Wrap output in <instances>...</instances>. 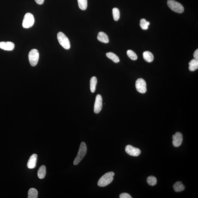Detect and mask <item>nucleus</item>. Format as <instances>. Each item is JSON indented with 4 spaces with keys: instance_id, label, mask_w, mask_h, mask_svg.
Segmentation results:
<instances>
[{
    "instance_id": "f257e3e1",
    "label": "nucleus",
    "mask_w": 198,
    "mask_h": 198,
    "mask_svg": "<svg viewBox=\"0 0 198 198\" xmlns=\"http://www.w3.org/2000/svg\"><path fill=\"white\" fill-rule=\"evenodd\" d=\"M115 173L113 172H107L99 179L98 185L100 187H103L109 185L112 182Z\"/></svg>"
},
{
    "instance_id": "aec40b11",
    "label": "nucleus",
    "mask_w": 198,
    "mask_h": 198,
    "mask_svg": "<svg viewBox=\"0 0 198 198\" xmlns=\"http://www.w3.org/2000/svg\"><path fill=\"white\" fill-rule=\"evenodd\" d=\"M38 197V191L36 189L32 188L29 189L28 192V198H37Z\"/></svg>"
},
{
    "instance_id": "a878e982",
    "label": "nucleus",
    "mask_w": 198,
    "mask_h": 198,
    "mask_svg": "<svg viewBox=\"0 0 198 198\" xmlns=\"http://www.w3.org/2000/svg\"><path fill=\"white\" fill-rule=\"evenodd\" d=\"M120 198H132V197L127 193H122L120 195Z\"/></svg>"
},
{
    "instance_id": "9d476101",
    "label": "nucleus",
    "mask_w": 198,
    "mask_h": 198,
    "mask_svg": "<svg viewBox=\"0 0 198 198\" xmlns=\"http://www.w3.org/2000/svg\"><path fill=\"white\" fill-rule=\"evenodd\" d=\"M172 138L173 139L172 144L175 147L179 146L181 145L183 140L182 134L180 132H177L174 135H172Z\"/></svg>"
},
{
    "instance_id": "2eb2a0df",
    "label": "nucleus",
    "mask_w": 198,
    "mask_h": 198,
    "mask_svg": "<svg viewBox=\"0 0 198 198\" xmlns=\"http://www.w3.org/2000/svg\"><path fill=\"white\" fill-rule=\"evenodd\" d=\"M173 189L176 192H181L185 190V187L181 181H177L173 186Z\"/></svg>"
},
{
    "instance_id": "9b49d317",
    "label": "nucleus",
    "mask_w": 198,
    "mask_h": 198,
    "mask_svg": "<svg viewBox=\"0 0 198 198\" xmlns=\"http://www.w3.org/2000/svg\"><path fill=\"white\" fill-rule=\"evenodd\" d=\"M15 46V44L12 42H0V48L3 50L12 51L14 49Z\"/></svg>"
},
{
    "instance_id": "f3484780",
    "label": "nucleus",
    "mask_w": 198,
    "mask_h": 198,
    "mask_svg": "<svg viewBox=\"0 0 198 198\" xmlns=\"http://www.w3.org/2000/svg\"><path fill=\"white\" fill-rule=\"evenodd\" d=\"M97 83V80L96 77L93 76L91 78L90 80V87L91 91L92 93L95 92Z\"/></svg>"
},
{
    "instance_id": "b1692460",
    "label": "nucleus",
    "mask_w": 198,
    "mask_h": 198,
    "mask_svg": "<svg viewBox=\"0 0 198 198\" xmlns=\"http://www.w3.org/2000/svg\"><path fill=\"white\" fill-rule=\"evenodd\" d=\"M147 182L148 184L151 185V186H154L156 184L157 179L156 177L154 176H149L147 179Z\"/></svg>"
},
{
    "instance_id": "423d86ee",
    "label": "nucleus",
    "mask_w": 198,
    "mask_h": 198,
    "mask_svg": "<svg viewBox=\"0 0 198 198\" xmlns=\"http://www.w3.org/2000/svg\"><path fill=\"white\" fill-rule=\"evenodd\" d=\"M39 53L37 49H33L29 52L28 55L29 63L32 66H36L39 59Z\"/></svg>"
},
{
    "instance_id": "393cba45",
    "label": "nucleus",
    "mask_w": 198,
    "mask_h": 198,
    "mask_svg": "<svg viewBox=\"0 0 198 198\" xmlns=\"http://www.w3.org/2000/svg\"><path fill=\"white\" fill-rule=\"evenodd\" d=\"M127 53L128 57L132 60H136L137 59V56L134 51L129 50L127 51Z\"/></svg>"
},
{
    "instance_id": "20e7f679",
    "label": "nucleus",
    "mask_w": 198,
    "mask_h": 198,
    "mask_svg": "<svg viewBox=\"0 0 198 198\" xmlns=\"http://www.w3.org/2000/svg\"><path fill=\"white\" fill-rule=\"evenodd\" d=\"M57 39L60 44L64 48L68 50L71 48V44L68 38L63 33L60 32L57 34Z\"/></svg>"
},
{
    "instance_id": "6ab92c4d",
    "label": "nucleus",
    "mask_w": 198,
    "mask_h": 198,
    "mask_svg": "<svg viewBox=\"0 0 198 198\" xmlns=\"http://www.w3.org/2000/svg\"><path fill=\"white\" fill-rule=\"evenodd\" d=\"M106 56L109 58L110 59L115 63H118L120 61L119 57L115 54L112 52H108L106 54Z\"/></svg>"
},
{
    "instance_id": "f8f14e48",
    "label": "nucleus",
    "mask_w": 198,
    "mask_h": 198,
    "mask_svg": "<svg viewBox=\"0 0 198 198\" xmlns=\"http://www.w3.org/2000/svg\"><path fill=\"white\" fill-rule=\"evenodd\" d=\"M37 160V155L36 154H33L30 156L28 161L27 167L29 169H33L36 166Z\"/></svg>"
},
{
    "instance_id": "5701e85b",
    "label": "nucleus",
    "mask_w": 198,
    "mask_h": 198,
    "mask_svg": "<svg viewBox=\"0 0 198 198\" xmlns=\"http://www.w3.org/2000/svg\"><path fill=\"white\" fill-rule=\"evenodd\" d=\"M114 20L117 21L119 19L120 17V13L119 10L117 8H114L112 11Z\"/></svg>"
},
{
    "instance_id": "39448f33",
    "label": "nucleus",
    "mask_w": 198,
    "mask_h": 198,
    "mask_svg": "<svg viewBox=\"0 0 198 198\" xmlns=\"http://www.w3.org/2000/svg\"><path fill=\"white\" fill-rule=\"evenodd\" d=\"M34 19L32 14L27 13L24 16L22 25L24 28H29L34 25Z\"/></svg>"
},
{
    "instance_id": "412c9836",
    "label": "nucleus",
    "mask_w": 198,
    "mask_h": 198,
    "mask_svg": "<svg viewBox=\"0 0 198 198\" xmlns=\"http://www.w3.org/2000/svg\"><path fill=\"white\" fill-rule=\"evenodd\" d=\"M79 8L85 11L87 7V0H77Z\"/></svg>"
},
{
    "instance_id": "6e6552de",
    "label": "nucleus",
    "mask_w": 198,
    "mask_h": 198,
    "mask_svg": "<svg viewBox=\"0 0 198 198\" xmlns=\"http://www.w3.org/2000/svg\"><path fill=\"white\" fill-rule=\"evenodd\" d=\"M103 107V98L99 94H98L95 98V101L94 105V112L98 114L101 111Z\"/></svg>"
},
{
    "instance_id": "cd10ccee",
    "label": "nucleus",
    "mask_w": 198,
    "mask_h": 198,
    "mask_svg": "<svg viewBox=\"0 0 198 198\" xmlns=\"http://www.w3.org/2000/svg\"><path fill=\"white\" fill-rule=\"evenodd\" d=\"M36 2L38 5H42L44 3V0H35Z\"/></svg>"
},
{
    "instance_id": "f03ea898",
    "label": "nucleus",
    "mask_w": 198,
    "mask_h": 198,
    "mask_svg": "<svg viewBox=\"0 0 198 198\" xmlns=\"http://www.w3.org/2000/svg\"><path fill=\"white\" fill-rule=\"evenodd\" d=\"M87 151V148L85 142H82L80 144L78 152L75 160L74 161V165H77L79 164L85 157Z\"/></svg>"
},
{
    "instance_id": "4468645a",
    "label": "nucleus",
    "mask_w": 198,
    "mask_h": 198,
    "mask_svg": "<svg viewBox=\"0 0 198 198\" xmlns=\"http://www.w3.org/2000/svg\"><path fill=\"white\" fill-rule=\"evenodd\" d=\"M143 57L147 62H151L154 60V56L153 54L149 51H146L143 53Z\"/></svg>"
},
{
    "instance_id": "0eeeda50",
    "label": "nucleus",
    "mask_w": 198,
    "mask_h": 198,
    "mask_svg": "<svg viewBox=\"0 0 198 198\" xmlns=\"http://www.w3.org/2000/svg\"><path fill=\"white\" fill-rule=\"evenodd\" d=\"M136 90L139 93H145L146 92V84L145 80L142 78L137 79L135 83Z\"/></svg>"
},
{
    "instance_id": "4be33fe9",
    "label": "nucleus",
    "mask_w": 198,
    "mask_h": 198,
    "mask_svg": "<svg viewBox=\"0 0 198 198\" xmlns=\"http://www.w3.org/2000/svg\"><path fill=\"white\" fill-rule=\"evenodd\" d=\"M150 25V23L147 21L145 19H143L140 20V26L144 30L147 29L148 26Z\"/></svg>"
},
{
    "instance_id": "a211bd4d",
    "label": "nucleus",
    "mask_w": 198,
    "mask_h": 198,
    "mask_svg": "<svg viewBox=\"0 0 198 198\" xmlns=\"http://www.w3.org/2000/svg\"><path fill=\"white\" fill-rule=\"evenodd\" d=\"M46 167L45 166H42L39 168L38 172V177L40 179H43L45 177Z\"/></svg>"
},
{
    "instance_id": "7ed1b4c3",
    "label": "nucleus",
    "mask_w": 198,
    "mask_h": 198,
    "mask_svg": "<svg viewBox=\"0 0 198 198\" xmlns=\"http://www.w3.org/2000/svg\"><path fill=\"white\" fill-rule=\"evenodd\" d=\"M167 5L171 10L177 13H182L184 11V8L182 5L174 0H168Z\"/></svg>"
},
{
    "instance_id": "dca6fc26",
    "label": "nucleus",
    "mask_w": 198,
    "mask_h": 198,
    "mask_svg": "<svg viewBox=\"0 0 198 198\" xmlns=\"http://www.w3.org/2000/svg\"><path fill=\"white\" fill-rule=\"evenodd\" d=\"M189 70L190 71H194L198 68V60L194 59L189 63Z\"/></svg>"
},
{
    "instance_id": "ddd939ff",
    "label": "nucleus",
    "mask_w": 198,
    "mask_h": 198,
    "mask_svg": "<svg viewBox=\"0 0 198 198\" xmlns=\"http://www.w3.org/2000/svg\"><path fill=\"white\" fill-rule=\"evenodd\" d=\"M97 39L99 41L103 43H107L109 42L108 36L103 32H100L98 33Z\"/></svg>"
},
{
    "instance_id": "1a4fd4ad",
    "label": "nucleus",
    "mask_w": 198,
    "mask_h": 198,
    "mask_svg": "<svg viewBox=\"0 0 198 198\" xmlns=\"http://www.w3.org/2000/svg\"><path fill=\"white\" fill-rule=\"evenodd\" d=\"M126 152L130 156H138L140 155L141 151L138 148L134 147L132 146L128 145L125 148Z\"/></svg>"
},
{
    "instance_id": "bb28decb",
    "label": "nucleus",
    "mask_w": 198,
    "mask_h": 198,
    "mask_svg": "<svg viewBox=\"0 0 198 198\" xmlns=\"http://www.w3.org/2000/svg\"><path fill=\"white\" fill-rule=\"evenodd\" d=\"M193 57L195 59L198 60V49H197L194 52Z\"/></svg>"
}]
</instances>
